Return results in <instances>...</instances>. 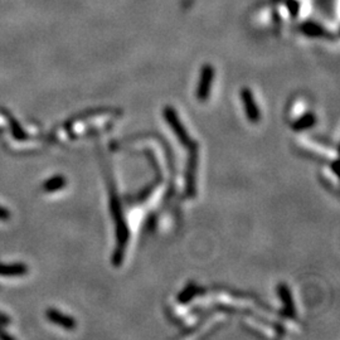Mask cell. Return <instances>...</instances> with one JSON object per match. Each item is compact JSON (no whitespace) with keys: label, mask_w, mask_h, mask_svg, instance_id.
Here are the masks:
<instances>
[{"label":"cell","mask_w":340,"mask_h":340,"mask_svg":"<svg viewBox=\"0 0 340 340\" xmlns=\"http://www.w3.org/2000/svg\"><path fill=\"white\" fill-rule=\"evenodd\" d=\"M164 117L165 120H167L168 124L170 125L171 129H173L174 134L176 135V137H178L179 141L181 142V144L184 145V147H194V145H197L196 142L191 141L190 136L188 135V132H186L185 127L183 126V124L180 122V120L178 119V116H176L175 111L173 110V107H169L167 106L164 110Z\"/></svg>","instance_id":"obj_1"},{"label":"cell","mask_w":340,"mask_h":340,"mask_svg":"<svg viewBox=\"0 0 340 340\" xmlns=\"http://www.w3.org/2000/svg\"><path fill=\"white\" fill-rule=\"evenodd\" d=\"M212 81H213V70L211 66H206L202 72L201 82L198 85V91H197V97L199 101L204 102L208 99L209 93H211V86Z\"/></svg>","instance_id":"obj_2"},{"label":"cell","mask_w":340,"mask_h":340,"mask_svg":"<svg viewBox=\"0 0 340 340\" xmlns=\"http://www.w3.org/2000/svg\"><path fill=\"white\" fill-rule=\"evenodd\" d=\"M242 100H244L245 111H246L249 121L252 122V124H256V122L260 121L261 114L258 111L257 105H256L254 100V94H252V92L250 89H242Z\"/></svg>","instance_id":"obj_3"},{"label":"cell","mask_w":340,"mask_h":340,"mask_svg":"<svg viewBox=\"0 0 340 340\" xmlns=\"http://www.w3.org/2000/svg\"><path fill=\"white\" fill-rule=\"evenodd\" d=\"M45 315H47L48 320H50L51 323L56 324V325H60L62 326V328L68 329V330H72V329L76 328L75 319L71 318V316L68 315H65V314L56 310V309H50V310H47Z\"/></svg>","instance_id":"obj_4"},{"label":"cell","mask_w":340,"mask_h":340,"mask_svg":"<svg viewBox=\"0 0 340 340\" xmlns=\"http://www.w3.org/2000/svg\"><path fill=\"white\" fill-rule=\"evenodd\" d=\"M277 293L280 295V298L282 299L283 303V313L287 316H295V306H294L293 296H291L290 290H288L287 286L285 283H281L277 286Z\"/></svg>","instance_id":"obj_5"},{"label":"cell","mask_w":340,"mask_h":340,"mask_svg":"<svg viewBox=\"0 0 340 340\" xmlns=\"http://www.w3.org/2000/svg\"><path fill=\"white\" fill-rule=\"evenodd\" d=\"M27 272L24 263H0V276H23Z\"/></svg>","instance_id":"obj_6"},{"label":"cell","mask_w":340,"mask_h":340,"mask_svg":"<svg viewBox=\"0 0 340 340\" xmlns=\"http://www.w3.org/2000/svg\"><path fill=\"white\" fill-rule=\"evenodd\" d=\"M66 184H67V180H66L65 176L55 175L44 181V184H43V190L45 193H55V191H58L62 188H65Z\"/></svg>","instance_id":"obj_7"},{"label":"cell","mask_w":340,"mask_h":340,"mask_svg":"<svg viewBox=\"0 0 340 340\" xmlns=\"http://www.w3.org/2000/svg\"><path fill=\"white\" fill-rule=\"evenodd\" d=\"M315 122H316L315 115H314V114H306L305 116H303L300 120H298V121L294 124V130L299 131V130L309 129V127H311L313 125H315Z\"/></svg>","instance_id":"obj_8"},{"label":"cell","mask_w":340,"mask_h":340,"mask_svg":"<svg viewBox=\"0 0 340 340\" xmlns=\"http://www.w3.org/2000/svg\"><path fill=\"white\" fill-rule=\"evenodd\" d=\"M10 218V213L8 209L0 207V221H8Z\"/></svg>","instance_id":"obj_9"},{"label":"cell","mask_w":340,"mask_h":340,"mask_svg":"<svg viewBox=\"0 0 340 340\" xmlns=\"http://www.w3.org/2000/svg\"><path fill=\"white\" fill-rule=\"evenodd\" d=\"M10 320L8 316H5L4 314L0 313V325H7V324H9Z\"/></svg>","instance_id":"obj_10"},{"label":"cell","mask_w":340,"mask_h":340,"mask_svg":"<svg viewBox=\"0 0 340 340\" xmlns=\"http://www.w3.org/2000/svg\"><path fill=\"white\" fill-rule=\"evenodd\" d=\"M0 338H2V339H12V336H10L8 333H4V331H3V329H2V326H0Z\"/></svg>","instance_id":"obj_11"}]
</instances>
